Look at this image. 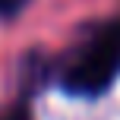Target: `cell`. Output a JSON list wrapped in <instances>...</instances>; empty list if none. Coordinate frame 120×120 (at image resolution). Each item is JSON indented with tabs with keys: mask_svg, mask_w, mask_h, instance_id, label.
<instances>
[{
	"mask_svg": "<svg viewBox=\"0 0 120 120\" xmlns=\"http://www.w3.org/2000/svg\"><path fill=\"white\" fill-rule=\"evenodd\" d=\"M120 76V19L98 25L85 44L73 54L63 73V89L70 95H101Z\"/></svg>",
	"mask_w": 120,
	"mask_h": 120,
	"instance_id": "cell-1",
	"label": "cell"
},
{
	"mask_svg": "<svg viewBox=\"0 0 120 120\" xmlns=\"http://www.w3.org/2000/svg\"><path fill=\"white\" fill-rule=\"evenodd\" d=\"M25 3H29V0H0V19L19 16V13L25 10Z\"/></svg>",
	"mask_w": 120,
	"mask_h": 120,
	"instance_id": "cell-2",
	"label": "cell"
},
{
	"mask_svg": "<svg viewBox=\"0 0 120 120\" xmlns=\"http://www.w3.org/2000/svg\"><path fill=\"white\" fill-rule=\"evenodd\" d=\"M0 120H29V111L19 104V108H13V111H6V114H0Z\"/></svg>",
	"mask_w": 120,
	"mask_h": 120,
	"instance_id": "cell-3",
	"label": "cell"
}]
</instances>
